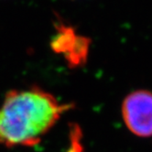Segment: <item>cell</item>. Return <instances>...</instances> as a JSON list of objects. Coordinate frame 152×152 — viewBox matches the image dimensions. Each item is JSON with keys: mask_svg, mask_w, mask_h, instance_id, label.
Returning <instances> with one entry per match:
<instances>
[{"mask_svg": "<svg viewBox=\"0 0 152 152\" xmlns=\"http://www.w3.org/2000/svg\"><path fill=\"white\" fill-rule=\"evenodd\" d=\"M72 106L38 87L8 92L0 106V144L7 148L39 144Z\"/></svg>", "mask_w": 152, "mask_h": 152, "instance_id": "obj_1", "label": "cell"}, {"mask_svg": "<svg viewBox=\"0 0 152 152\" xmlns=\"http://www.w3.org/2000/svg\"><path fill=\"white\" fill-rule=\"evenodd\" d=\"M124 122L133 134L152 136V92L139 90L128 94L122 104Z\"/></svg>", "mask_w": 152, "mask_h": 152, "instance_id": "obj_2", "label": "cell"}, {"mask_svg": "<svg viewBox=\"0 0 152 152\" xmlns=\"http://www.w3.org/2000/svg\"><path fill=\"white\" fill-rule=\"evenodd\" d=\"M89 44L90 40L76 35L73 28L61 25L50 46L56 53L63 55L71 67H78L86 62Z\"/></svg>", "mask_w": 152, "mask_h": 152, "instance_id": "obj_3", "label": "cell"}]
</instances>
